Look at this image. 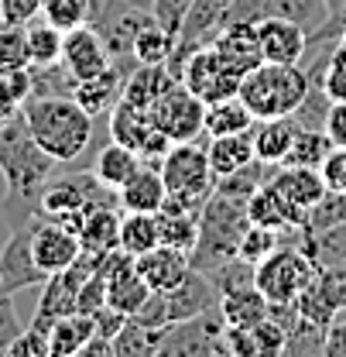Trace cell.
Here are the masks:
<instances>
[{
    "instance_id": "1",
    "label": "cell",
    "mask_w": 346,
    "mask_h": 357,
    "mask_svg": "<svg viewBox=\"0 0 346 357\" xmlns=\"http://www.w3.org/2000/svg\"><path fill=\"white\" fill-rule=\"evenodd\" d=\"M28 131L35 134V141L58 162V165H72L83 158V151L93 141V114L79 107L76 96H31L21 107Z\"/></svg>"
},
{
    "instance_id": "2",
    "label": "cell",
    "mask_w": 346,
    "mask_h": 357,
    "mask_svg": "<svg viewBox=\"0 0 346 357\" xmlns=\"http://www.w3.org/2000/svg\"><path fill=\"white\" fill-rule=\"evenodd\" d=\"M55 165L58 162L28 131L21 110L0 121V176L7 182V199H21L31 210H38V196Z\"/></svg>"
},
{
    "instance_id": "3",
    "label": "cell",
    "mask_w": 346,
    "mask_h": 357,
    "mask_svg": "<svg viewBox=\"0 0 346 357\" xmlns=\"http://www.w3.org/2000/svg\"><path fill=\"white\" fill-rule=\"evenodd\" d=\"M247 227H251L247 199H237V196H226V192H213L203 203V213H199V244L192 251V268L213 275L217 268L233 261Z\"/></svg>"
},
{
    "instance_id": "4",
    "label": "cell",
    "mask_w": 346,
    "mask_h": 357,
    "mask_svg": "<svg viewBox=\"0 0 346 357\" xmlns=\"http://www.w3.org/2000/svg\"><path fill=\"white\" fill-rule=\"evenodd\" d=\"M308 89H312V76L305 73V66L260 62L240 79V100L251 107L254 121L288 117V114H299Z\"/></svg>"
},
{
    "instance_id": "5",
    "label": "cell",
    "mask_w": 346,
    "mask_h": 357,
    "mask_svg": "<svg viewBox=\"0 0 346 357\" xmlns=\"http://www.w3.org/2000/svg\"><path fill=\"white\" fill-rule=\"evenodd\" d=\"M96 206H120V199H117V189L103 185L93 172H69L62 178H48L38 196V213L62 220L76 234L83 227V217Z\"/></svg>"
},
{
    "instance_id": "6",
    "label": "cell",
    "mask_w": 346,
    "mask_h": 357,
    "mask_svg": "<svg viewBox=\"0 0 346 357\" xmlns=\"http://www.w3.org/2000/svg\"><path fill=\"white\" fill-rule=\"evenodd\" d=\"M319 265L305 248H278L260 265H254V285L271 306H295V299L315 282Z\"/></svg>"
},
{
    "instance_id": "7",
    "label": "cell",
    "mask_w": 346,
    "mask_h": 357,
    "mask_svg": "<svg viewBox=\"0 0 346 357\" xmlns=\"http://www.w3.org/2000/svg\"><path fill=\"white\" fill-rule=\"evenodd\" d=\"M158 357H230L226 351V319L223 312L206 310L192 319H178L162 333Z\"/></svg>"
},
{
    "instance_id": "8",
    "label": "cell",
    "mask_w": 346,
    "mask_h": 357,
    "mask_svg": "<svg viewBox=\"0 0 346 357\" xmlns=\"http://www.w3.org/2000/svg\"><path fill=\"white\" fill-rule=\"evenodd\" d=\"M158 169H162V178H165L168 192H175V196L206 203L213 196V189H217V172L210 165V155L196 141L172 144L165 151V158L158 162Z\"/></svg>"
},
{
    "instance_id": "9",
    "label": "cell",
    "mask_w": 346,
    "mask_h": 357,
    "mask_svg": "<svg viewBox=\"0 0 346 357\" xmlns=\"http://www.w3.org/2000/svg\"><path fill=\"white\" fill-rule=\"evenodd\" d=\"M151 121L155 128L165 134L172 144H185L206 134V103L185 86L182 79H175L155 103H151Z\"/></svg>"
},
{
    "instance_id": "10",
    "label": "cell",
    "mask_w": 346,
    "mask_h": 357,
    "mask_svg": "<svg viewBox=\"0 0 346 357\" xmlns=\"http://www.w3.org/2000/svg\"><path fill=\"white\" fill-rule=\"evenodd\" d=\"M178 79L192 89L203 103H217V100L240 96V79L244 76L223 62V55H219L213 45H206V48H199V52H192L185 59Z\"/></svg>"
},
{
    "instance_id": "11",
    "label": "cell",
    "mask_w": 346,
    "mask_h": 357,
    "mask_svg": "<svg viewBox=\"0 0 346 357\" xmlns=\"http://www.w3.org/2000/svg\"><path fill=\"white\" fill-rule=\"evenodd\" d=\"M110 137L134 148L148 165H158L165 158V151L172 148V141L155 128L151 114L144 107H134L127 100H120L113 110H110Z\"/></svg>"
},
{
    "instance_id": "12",
    "label": "cell",
    "mask_w": 346,
    "mask_h": 357,
    "mask_svg": "<svg viewBox=\"0 0 346 357\" xmlns=\"http://www.w3.org/2000/svg\"><path fill=\"white\" fill-rule=\"evenodd\" d=\"M38 217V213H35ZM35 217L14 227V234L7 237V244L0 248V285L14 296L21 289H35L45 285L48 275H45L38 261H35V248H31V234H35Z\"/></svg>"
},
{
    "instance_id": "13",
    "label": "cell",
    "mask_w": 346,
    "mask_h": 357,
    "mask_svg": "<svg viewBox=\"0 0 346 357\" xmlns=\"http://www.w3.org/2000/svg\"><path fill=\"white\" fill-rule=\"evenodd\" d=\"M260 17H288L308 31L329 24V0H233L230 21H260Z\"/></svg>"
},
{
    "instance_id": "14",
    "label": "cell",
    "mask_w": 346,
    "mask_h": 357,
    "mask_svg": "<svg viewBox=\"0 0 346 357\" xmlns=\"http://www.w3.org/2000/svg\"><path fill=\"white\" fill-rule=\"evenodd\" d=\"M31 248H35V261H38L45 275L65 271L69 265H76L79 255H83L79 234L72 227H65L62 220H52V217H42V213L35 217Z\"/></svg>"
},
{
    "instance_id": "15",
    "label": "cell",
    "mask_w": 346,
    "mask_h": 357,
    "mask_svg": "<svg viewBox=\"0 0 346 357\" xmlns=\"http://www.w3.org/2000/svg\"><path fill=\"white\" fill-rule=\"evenodd\" d=\"M62 66L72 73V79H93L100 73H107L113 66V55L103 42V35L96 31V24H79L72 31H65L62 42Z\"/></svg>"
},
{
    "instance_id": "16",
    "label": "cell",
    "mask_w": 346,
    "mask_h": 357,
    "mask_svg": "<svg viewBox=\"0 0 346 357\" xmlns=\"http://www.w3.org/2000/svg\"><path fill=\"white\" fill-rule=\"evenodd\" d=\"M258 45L264 62L278 66H302L308 52V28L288 17H260L258 21Z\"/></svg>"
},
{
    "instance_id": "17",
    "label": "cell",
    "mask_w": 346,
    "mask_h": 357,
    "mask_svg": "<svg viewBox=\"0 0 346 357\" xmlns=\"http://www.w3.org/2000/svg\"><path fill=\"white\" fill-rule=\"evenodd\" d=\"M134 265L141 271V278L151 285V292H172L175 285L189 275L192 255H185L178 248H168V244H155L151 251L137 255Z\"/></svg>"
},
{
    "instance_id": "18",
    "label": "cell",
    "mask_w": 346,
    "mask_h": 357,
    "mask_svg": "<svg viewBox=\"0 0 346 357\" xmlns=\"http://www.w3.org/2000/svg\"><path fill=\"white\" fill-rule=\"evenodd\" d=\"M165 296H168L172 323H178V319H192V316H199V312L217 310L219 306L217 282H213L206 271H199V268H189V275L175 285L172 292H165Z\"/></svg>"
},
{
    "instance_id": "19",
    "label": "cell",
    "mask_w": 346,
    "mask_h": 357,
    "mask_svg": "<svg viewBox=\"0 0 346 357\" xmlns=\"http://www.w3.org/2000/svg\"><path fill=\"white\" fill-rule=\"evenodd\" d=\"M267 182H271L292 206H299L305 213H312V206L322 203L326 192H329L322 172H319V169H302V165H274V172H271Z\"/></svg>"
},
{
    "instance_id": "20",
    "label": "cell",
    "mask_w": 346,
    "mask_h": 357,
    "mask_svg": "<svg viewBox=\"0 0 346 357\" xmlns=\"http://www.w3.org/2000/svg\"><path fill=\"white\" fill-rule=\"evenodd\" d=\"M302 131V121L295 114L288 117H260L251 128V137H254V155H258L264 165H281L295 144V137Z\"/></svg>"
},
{
    "instance_id": "21",
    "label": "cell",
    "mask_w": 346,
    "mask_h": 357,
    "mask_svg": "<svg viewBox=\"0 0 346 357\" xmlns=\"http://www.w3.org/2000/svg\"><path fill=\"white\" fill-rule=\"evenodd\" d=\"M213 48L223 55V62L230 69H237L240 76H247L254 66L264 62L260 59V45H258V21H230L219 31Z\"/></svg>"
},
{
    "instance_id": "22",
    "label": "cell",
    "mask_w": 346,
    "mask_h": 357,
    "mask_svg": "<svg viewBox=\"0 0 346 357\" xmlns=\"http://www.w3.org/2000/svg\"><path fill=\"white\" fill-rule=\"evenodd\" d=\"M165 196H168V185L162 178V169L148 162L117 189L120 210H130V213H158L165 206Z\"/></svg>"
},
{
    "instance_id": "23",
    "label": "cell",
    "mask_w": 346,
    "mask_h": 357,
    "mask_svg": "<svg viewBox=\"0 0 346 357\" xmlns=\"http://www.w3.org/2000/svg\"><path fill=\"white\" fill-rule=\"evenodd\" d=\"M124 83H127V73L113 62L107 73H100V76H93V79H79L76 89H72V96L79 100L83 110H89L93 117H100V114H110V110L120 103Z\"/></svg>"
},
{
    "instance_id": "24",
    "label": "cell",
    "mask_w": 346,
    "mask_h": 357,
    "mask_svg": "<svg viewBox=\"0 0 346 357\" xmlns=\"http://www.w3.org/2000/svg\"><path fill=\"white\" fill-rule=\"evenodd\" d=\"M172 83H175V76L165 62H137L127 73V83H124V96H120V100L151 110V103L172 86Z\"/></svg>"
},
{
    "instance_id": "25",
    "label": "cell",
    "mask_w": 346,
    "mask_h": 357,
    "mask_svg": "<svg viewBox=\"0 0 346 357\" xmlns=\"http://www.w3.org/2000/svg\"><path fill=\"white\" fill-rule=\"evenodd\" d=\"M219 312L230 326H244V330H254L260 319L271 316V303L264 299L258 285H244V289H230L219 296Z\"/></svg>"
},
{
    "instance_id": "26",
    "label": "cell",
    "mask_w": 346,
    "mask_h": 357,
    "mask_svg": "<svg viewBox=\"0 0 346 357\" xmlns=\"http://www.w3.org/2000/svg\"><path fill=\"white\" fill-rule=\"evenodd\" d=\"M206 155H210V165H213L217 178L230 176V172H237V169H244V165H251V162H258V155H254V137H251V131L210 137V144H206Z\"/></svg>"
},
{
    "instance_id": "27",
    "label": "cell",
    "mask_w": 346,
    "mask_h": 357,
    "mask_svg": "<svg viewBox=\"0 0 346 357\" xmlns=\"http://www.w3.org/2000/svg\"><path fill=\"white\" fill-rule=\"evenodd\" d=\"M120 206H96L83 217L79 227V244L89 255H107L120 248Z\"/></svg>"
},
{
    "instance_id": "28",
    "label": "cell",
    "mask_w": 346,
    "mask_h": 357,
    "mask_svg": "<svg viewBox=\"0 0 346 357\" xmlns=\"http://www.w3.org/2000/svg\"><path fill=\"white\" fill-rule=\"evenodd\" d=\"M96 333V319L89 312H69L48 330V354L52 357H76L83 354L86 340Z\"/></svg>"
},
{
    "instance_id": "29",
    "label": "cell",
    "mask_w": 346,
    "mask_h": 357,
    "mask_svg": "<svg viewBox=\"0 0 346 357\" xmlns=\"http://www.w3.org/2000/svg\"><path fill=\"white\" fill-rule=\"evenodd\" d=\"M141 165H144V158L134 148L120 144V141H110L107 148H100L96 165H93V176L100 178L103 185H110V189H120Z\"/></svg>"
},
{
    "instance_id": "30",
    "label": "cell",
    "mask_w": 346,
    "mask_h": 357,
    "mask_svg": "<svg viewBox=\"0 0 346 357\" xmlns=\"http://www.w3.org/2000/svg\"><path fill=\"white\" fill-rule=\"evenodd\" d=\"M254 128V114L240 96L230 100H217L206 103V137H219V134H240Z\"/></svg>"
},
{
    "instance_id": "31",
    "label": "cell",
    "mask_w": 346,
    "mask_h": 357,
    "mask_svg": "<svg viewBox=\"0 0 346 357\" xmlns=\"http://www.w3.org/2000/svg\"><path fill=\"white\" fill-rule=\"evenodd\" d=\"M24 35H28V59L31 66H55L62 62V42H65V31L55 28L52 21H31L24 24Z\"/></svg>"
},
{
    "instance_id": "32",
    "label": "cell",
    "mask_w": 346,
    "mask_h": 357,
    "mask_svg": "<svg viewBox=\"0 0 346 357\" xmlns=\"http://www.w3.org/2000/svg\"><path fill=\"white\" fill-rule=\"evenodd\" d=\"M155 244H162L158 213H130V210H124V217H120V248L130 258H137V255L151 251Z\"/></svg>"
},
{
    "instance_id": "33",
    "label": "cell",
    "mask_w": 346,
    "mask_h": 357,
    "mask_svg": "<svg viewBox=\"0 0 346 357\" xmlns=\"http://www.w3.org/2000/svg\"><path fill=\"white\" fill-rule=\"evenodd\" d=\"M333 148H336V144H333V137L326 134V128H302L299 137H295V144H292V151H288V158H285L281 165L322 169V162L329 158Z\"/></svg>"
},
{
    "instance_id": "34",
    "label": "cell",
    "mask_w": 346,
    "mask_h": 357,
    "mask_svg": "<svg viewBox=\"0 0 346 357\" xmlns=\"http://www.w3.org/2000/svg\"><path fill=\"white\" fill-rule=\"evenodd\" d=\"M158 237H162V244L192 255L196 244H199V213H172V210H158Z\"/></svg>"
},
{
    "instance_id": "35",
    "label": "cell",
    "mask_w": 346,
    "mask_h": 357,
    "mask_svg": "<svg viewBox=\"0 0 346 357\" xmlns=\"http://www.w3.org/2000/svg\"><path fill=\"white\" fill-rule=\"evenodd\" d=\"M172 48H175V35H168L155 21V14H151V21L134 35L130 55H134V62H168L172 59Z\"/></svg>"
},
{
    "instance_id": "36",
    "label": "cell",
    "mask_w": 346,
    "mask_h": 357,
    "mask_svg": "<svg viewBox=\"0 0 346 357\" xmlns=\"http://www.w3.org/2000/svg\"><path fill=\"white\" fill-rule=\"evenodd\" d=\"M162 333L165 330H151V326H141L137 319H127L124 330L113 337V357H155Z\"/></svg>"
},
{
    "instance_id": "37",
    "label": "cell",
    "mask_w": 346,
    "mask_h": 357,
    "mask_svg": "<svg viewBox=\"0 0 346 357\" xmlns=\"http://www.w3.org/2000/svg\"><path fill=\"white\" fill-rule=\"evenodd\" d=\"M326 330H329L326 323L299 316V310H295V323L288 330L285 354H326Z\"/></svg>"
},
{
    "instance_id": "38",
    "label": "cell",
    "mask_w": 346,
    "mask_h": 357,
    "mask_svg": "<svg viewBox=\"0 0 346 357\" xmlns=\"http://www.w3.org/2000/svg\"><path fill=\"white\" fill-rule=\"evenodd\" d=\"M93 10H96V0H42V17L52 21L55 28H62V31L89 24Z\"/></svg>"
},
{
    "instance_id": "39",
    "label": "cell",
    "mask_w": 346,
    "mask_h": 357,
    "mask_svg": "<svg viewBox=\"0 0 346 357\" xmlns=\"http://www.w3.org/2000/svg\"><path fill=\"white\" fill-rule=\"evenodd\" d=\"M285 244V237H281V230H271V227H260V223H251L247 230H244V237H240V251H237V258H244V261H251V265H260L271 251H278Z\"/></svg>"
},
{
    "instance_id": "40",
    "label": "cell",
    "mask_w": 346,
    "mask_h": 357,
    "mask_svg": "<svg viewBox=\"0 0 346 357\" xmlns=\"http://www.w3.org/2000/svg\"><path fill=\"white\" fill-rule=\"evenodd\" d=\"M35 93V79H31V66L24 69H0V103L10 110H21Z\"/></svg>"
},
{
    "instance_id": "41",
    "label": "cell",
    "mask_w": 346,
    "mask_h": 357,
    "mask_svg": "<svg viewBox=\"0 0 346 357\" xmlns=\"http://www.w3.org/2000/svg\"><path fill=\"white\" fill-rule=\"evenodd\" d=\"M24 66H31L24 28L0 21V69H24Z\"/></svg>"
},
{
    "instance_id": "42",
    "label": "cell",
    "mask_w": 346,
    "mask_h": 357,
    "mask_svg": "<svg viewBox=\"0 0 346 357\" xmlns=\"http://www.w3.org/2000/svg\"><path fill=\"white\" fill-rule=\"evenodd\" d=\"M319 86H322V93L329 100H346V45L343 42L329 52V59L322 66V76H319Z\"/></svg>"
},
{
    "instance_id": "43",
    "label": "cell",
    "mask_w": 346,
    "mask_h": 357,
    "mask_svg": "<svg viewBox=\"0 0 346 357\" xmlns=\"http://www.w3.org/2000/svg\"><path fill=\"white\" fill-rule=\"evenodd\" d=\"M319 289L322 296L336 306V310H346V258L333 261V265H319Z\"/></svg>"
},
{
    "instance_id": "44",
    "label": "cell",
    "mask_w": 346,
    "mask_h": 357,
    "mask_svg": "<svg viewBox=\"0 0 346 357\" xmlns=\"http://www.w3.org/2000/svg\"><path fill=\"white\" fill-rule=\"evenodd\" d=\"M196 0H151V14H155V21L178 38V28H182V21H185V14H189V7H192Z\"/></svg>"
},
{
    "instance_id": "45",
    "label": "cell",
    "mask_w": 346,
    "mask_h": 357,
    "mask_svg": "<svg viewBox=\"0 0 346 357\" xmlns=\"http://www.w3.org/2000/svg\"><path fill=\"white\" fill-rule=\"evenodd\" d=\"M103 306H107V275H103V271L96 268V271L89 275L86 282L79 285V299H76V310H79V312H89V316H93V312L103 310Z\"/></svg>"
},
{
    "instance_id": "46",
    "label": "cell",
    "mask_w": 346,
    "mask_h": 357,
    "mask_svg": "<svg viewBox=\"0 0 346 357\" xmlns=\"http://www.w3.org/2000/svg\"><path fill=\"white\" fill-rule=\"evenodd\" d=\"M7 357H52L48 354V333L28 326L21 330L10 344H7Z\"/></svg>"
},
{
    "instance_id": "47",
    "label": "cell",
    "mask_w": 346,
    "mask_h": 357,
    "mask_svg": "<svg viewBox=\"0 0 346 357\" xmlns=\"http://www.w3.org/2000/svg\"><path fill=\"white\" fill-rule=\"evenodd\" d=\"M35 17H42V0H0V21L24 28Z\"/></svg>"
},
{
    "instance_id": "48",
    "label": "cell",
    "mask_w": 346,
    "mask_h": 357,
    "mask_svg": "<svg viewBox=\"0 0 346 357\" xmlns=\"http://www.w3.org/2000/svg\"><path fill=\"white\" fill-rule=\"evenodd\" d=\"M319 172H322V178H326L329 192H343L346 196V148H333Z\"/></svg>"
},
{
    "instance_id": "49",
    "label": "cell",
    "mask_w": 346,
    "mask_h": 357,
    "mask_svg": "<svg viewBox=\"0 0 346 357\" xmlns=\"http://www.w3.org/2000/svg\"><path fill=\"white\" fill-rule=\"evenodd\" d=\"M21 333V319H17V310H14V296L7 292L0 299V354H7V344Z\"/></svg>"
},
{
    "instance_id": "50",
    "label": "cell",
    "mask_w": 346,
    "mask_h": 357,
    "mask_svg": "<svg viewBox=\"0 0 346 357\" xmlns=\"http://www.w3.org/2000/svg\"><path fill=\"white\" fill-rule=\"evenodd\" d=\"M226 351H230V357H258L254 330H244V326H230L226 323Z\"/></svg>"
},
{
    "instance_id": "51",
    "label": "cell",
    "mask_w": 346,
    "mask_h": 357,
    "mask_svg": "<svg viewBox=\"0 0 346 357\" xmlns=\"http://www.w3.org/2000/svg\"><path fill=\"white\" fill-rule=\"evenodd\" d=\"M326 134L333 137L336 148H346V100H333L326 110Z\"/></svg>"
},
{
    "instance_id": "52",
    "label": "cell",
    "mask_w": 346,
    "mask_h": 357,
    "mask_svg": "<svg viewBox=\"0 0 346 357\" xmlns=\"http://www.w3.org/2000/svg\"><path fill=\"white\" fill-rule=\"evenodd\" d=\"M326 357H346V312L340 310L326 330Z\"/></svg>"
},
{
    "instance_id": "53",
    "label": "cell",
    "mask_w": 346,
    "mask_h": 357,
    "mask_svg": "<svg viewBox=\"0 0 346 357\" xmlns=\"http://www.w3.org/2000/svg\"><path fill=\"white\" fill-rule=\"evenodd\" d=\"M110 10H151V0H96L93 17L110 14Z\"/></svg>"
},
{
    "instance_id": "54",
    "label": "cell",
    "mask_w": 346,
    "mask_h": 357,
    "mask_svg": "<svg viewBox=\"0 0 346 357\" xmlns=\"http://www.w3.org/2000/svg\"><path fill=\"white\" fill-rule=\"evenodd\" d=\"M83 357H113V340L103 333H93L83 347Z\"/></svg>"
},
{
    "instance_id": "55",
    "label": "cell",
    "mask_w": 346,
    "mask_h": 357,
    "mask_svg": "<svg viewBox=\"0 0 346 357\" xmlns=\"http://www.w3.org/2000/svg\"><path fill=\"white\" fill-rule=\"evenodd\" d=\"M340 42H343V45H346V24H343V35H340Z\"/></svg>"
}]
</instances>
